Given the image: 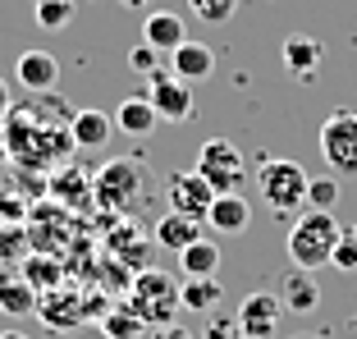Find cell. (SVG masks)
I'll list each match as a JSON object with an SVG mask.
<instances>
[{
    "label": "cell",
    "mask_w": 357,
    "mask_h": 339,
    "mask_svg": "<svg viewBox=\"0 0 357 339\" xmlns=\"http://www.w3.org/2000/svg\"><path fill=\"white\" fill-rule=\"evenodd\" d=\"M5 147L19 165L46 170V165H60L74 151V133L60 119H42L32 106H19L5 115Z\"/></svg>",
    "instance_id": "6da1fadb"
},
{
    "label": "cell",
    "mask_w": 357,
    "mask_h": 339,
    "mask_svg": "<svg viewBox=\"0 0 357 339\" xmlns=\"http://www.w3.org/2000/svg\"><path fill=\"white\" fill-rule=\"evenodd\" d=\"M147 179H151V170L142 156H115L92 174V202L105 216L133 220V211L147 202Z\"/></svg>",
    "instance_id": "7a4b0ae2"
},
{
    "label": "cell",
    "mask_w": 357,
    "mask_h": 339,
    "mask_svg": "<svg viewBox=\"0 0 357 339\" xmlns=\"http://www.w3.org/2000/svg\"><path fill=\"white\" fill-rule=\"evenodd\" d=\"M339 239H344V229H339V220L330 211H307L289 229V262L298 271H321V266H330Z\"/></svg>",
    "instance_id": "3957f363"
},
{
    "label": "cell",
    "mask_w": 357,
    "mask_h": 339,
    "mask_svg": "<svg viewBox=\"0 0 357 339\" xmlns=\"http://www.w3.org/2000/svg\"><path fill=\"white\" fill-rule=\"evenodd\" d=\"M307 174L298 160H261L257 170V188H261V202L271 206L275 216H298L307 206Z\"/></svg>",
    "instance_id": "277c9868"
},
{
    "label": "cell",
    "mask_w": 357,
    "mask_h": 339,
    "mask_svg": "<svg viewBox=\"0 0 357 339\" xmlns=\"http://www.w3.org/2000/svg\"><path fill=\"white\" fill-rule=\"evenodd\" d=\"M128 308L137 312V321L142 326H169L178 312V285L174 276H165V271H142V276H133V289H128Z\"/></svg>",
    "instance_id": "5b68a950"
},
{
    "label": "cell",
    "mask_w": 357,
    "mask_h": 339,
    "mask_svg": "<svg viewBox=\"0 0 357 339\" xmlns=\"http://www.w3.org/2000/svg\"><path fill=\"white\" fill-rule=\"evenodd\" d=\"M37 312H42V321L55 330V335H64V330H78L83 321H92L96 312L105 317L110 308H105V298H96V294H83V289H74V285H60V289H51V294H42Z\"/></svg>",
    "instance_id": "8992f818"
},
{
    "label": "cell",
    "mask_w": 357,
    "mask_h": 339,
    "mask_svg": "<svg viewBox=\"0 0 357 339\" xmlns=\"http://www.w3.org/2000/svg\"><path fill=\"white\" fill-rule=\"evenodd\" d=\"M101 216H105V211H101ZM151 253H156V239H151V229H142L137 220L105 216V257H115L124 271L142 276V271H151Z\"/></svg>",
    "instance_id": "52a82bcc"
},
{
    "label": "cell",
    "mask_w": 357,
    "mask_h": 339,
    "mask_svg": "<svg viewBox=\"0 0 357 339\" xmlns=\"http://www.w3.org/2000/svg\"><path fill=\"white\" fill-rule=\"evenodd\" d=\"M321 156L339 179H357V110H330L321 124Z\"/></svg>",
    "instance_id": "ba28073f"
},
{
    "label": "cell",
    "mask_w": 357,
    "mask_h": 339,
    "mask_svg": "<svg viewBox=\"0 0 357 339\" xmlns=\"http://www.w3.org/2000/svg\"><path fill=\"white\" fill-rule=\"evenodd\" d=\"M197 174L211 183L215 197H225V193H238V183L248 179V165H243L238 147H234L229 138H211V142H202V151H197Z\"/></svg>",
    "instance_id": "9c48e42d"
},
{
    "label": "cell",
    "mask_w": 357,
    "mask_h": 339,
    "mask_svg": "<svg viewBox=\"0 0 357 339\" xmlns=\"http://www.w3.org/2000/svg\"><path fill=\"white\" fill-rule=\"evenodd\" d=\"M147 101H151V110H156V119H165V124H188V119L197 115L192 87L169 74V64L147 78Z\"/></svg>",
    "instance_id": "30bf717a"
},
{
    "label": "cell",
    "mask_w": 357,
    "mask_h": 339,
    "mask_svg": "<svg viewBox=\"0 0 357 339\" xmlns=\"http://www.w3.org/2000/svg\"><path fill=\"white\" fill-rule=\"evenodd\" d=\"M165 202H169V211H178V216H188V220L206 225L215 193H211V183L202 179L197 170H174V174L165 179Z\"/></svg>",
    "instance_id": "8fae6325"
},
{
    "label": "cell",
    "mask_w": 357,
    "mask_h": 339,
    "mask_svg": "<svg viewBox=\"0 0 357 339\" xmlns=\"http://www.w3.org/2000/svg\"><path fill=\"white\" fill-rule=\"evenodd\" d=\"M280 317H284L280 294H266V289H257V294H248V298L238 303V312H234V326H238L243 339H275Z\"/></svg>",
    "instance_id": "7c38bea8"
},
{
    "label": "cell",
    "mask_w": 357,
    "mask_h": 339,
    "mask_svg": "<svg viewBox=\"0 0 357 339\" xmlns=\"http://www.w3.org/2000/svg\"><path fill=\"white\" fill-rule=\"evenodd\" d=\"M14 78H19L28 92H51L55 78H60V60L51 51H23L14 60Z\"/></svg>",
    "instance_id": "4fadbf2b"
},
{
    "label": "cell",
    "mask_w": 357,
    "mask_h": 339,
    "mask_svg": "<svg viewBox=\"0 0 357 339\" xmlns=\"http://www.w3.org/2000/svg\"><path fill=\"white\" fill-rule=\"evenodd\" d=\"M169 74L183 78L188 87L202 83V78L215 74V51H211V46H202V42H183L178 51H169Z\"/></svg>",
    "instance_id": "5bb4252c"
},
{
    "label": "cell",
    "mask_w": 357,
    "mask_h": 339,
    "mask_svg": "<svg viewBox=\"0 0 357 339\" xmlns=\"http://www.w3.org/2000/svg\"><path fill=\"white\" fill-rule=\"evenodd\" d=\"M284 69L289 74H298L307 83V78L321 69V60H326V46H321V37H307V32H294V37H284Z\"/></svg>",
    "instance_id": "9a60e30c"
},
{
    "label": "cell",
    "mask_w": 357,
    "mask_h": 339,
    "mask_svg": "<svg viewBox=\"0 0 357 339\" xmlns=\"http://www.w3.org/2000/svg\"><path fill=\"white\" fill-rule=\"evenodd\" d=\"M142 42L156 46L160 55L178 51V46L188 42V32H183V19H178L174 10H151V14H147V23H142Z\"/></svg>",
    "instance_id": "2e32d148"
},
{
    "label": "cell",
    "mask_w": 357,
    "mask_h": 339,
    "mask_svg": "<svg viewBox=\"0 0 357 339\" xmlns=\"http://www.w3.org/2000/svg\"><path fill=\"white\" fill-rule=\"evenodd\" d=\"M220 262H225L220 243L206 239V234H202L192 248L178 253V271H183V280H215V276H220Z\"/></svg>",
    "instance_id": "e0dca14e"
},
{
    "label": "cell",
    "mask_w": 357,
    "mask_h": 339,
    "mask_svg": "<svg viewBox=\"0 0 357 339\" xmlns=\"http://www.w3.org/2000/svg\"><path fill=\"white\" fill-rule=\"evenodd\" d=\"M69 133H74V147L78 151H101L105 142H110V133H115V119L101 115V110H74Z\"/></svg>",
    "instance_id": "ac0fdd59"
},
{
    "label": "cell",
    "mask_w": 357,
    "mask_h": 339,
    "mask_svg": "<svg viewBox=\"0 0 357 339\" xmlns=\"http://www.w3.org/2000/svg\"><path fill=\"white\" fill-rule=\"evenodd\" d=\"M151 239H156V248H165V253H183V248H192L202 239V220H188V216H178V211H165L156 220V229H151Z\"/></svg>",
    "instance_id": "d6986e66"
},
{
    "label": "cell",
    "mask_w": 357,
    "mask_h": 339,
    "mask_svg": "<svg viewBox=\"0 0 357 339\" xmlns=\"http://www.w3.org/2000/svg\"><path fill=\"white\" fill-rule=\"evenodd\" d=\"M156 124H160V119H156V110H151L147 96H124V101L115 106V128L128 133L133 142L151 138V128H156Z\"/></svg>",
    "instance_id": "ffe728a7"
},
{
    "label": "cell",
    "mask_w": 357,
    "mask_h": 339,
    "mask_svg": "<svg viewBox=\"0 0 357 339\" xmlns=\"http://www.w3.org/2000/svg\"><path fill=\"white\" fill-rule=\"evenodd\" d=\"M206 225L215 234H243L248 225H252V206H248V197H238V193H225V197L211 202Z\"/></svg>",
    "instance_id": "44dd1931"
},
{
    "label": "cell",
    "mask_w": 357,
    "mask_h": 339,
    "mask_svg": "<svg viewBox=\"0 0 357 339\" xmlns=\"http://www.w3.org/2000/svg\"><path fill=\"white\" fill-rule=\"evenodd\" d=\"M280 289H284L280 303H284L289 312H298V317H307V312L321 308V285L312 280V271H298V266H294V271L284 276V285H280Z\"/></svg>",
    "instance_id": "7402d4cb"
},
{
    "label": "cell",
    "mask_w": 357,
    "mask_h": 339,
    "mask_svg": "<svg viewBox=\"0 0 357 339\" xmlns=\"http://www.w3.org/2000/svg\"><path fill=\"white\" fill-rule=\"evenodd\" d=\"M51 188L55 202H64V206H83V202H92V174H83V170H55V179L46 183Z\"/></svg>",
    "instance_id": "603a6c76"
},
{
    "label": "cell",
    "mask_w": 357,
    "mask_h": 339,
    "mask_svg": "<svg viewBox=\"0 0 357 339\" xmlns=\"http://www.w3.org/2000/svg\"><path fill=\"white\" fill-rule=\"evenodd\" d=\"M23 280H28L37 294H51V289L64 285V262L60 257H46V253H32L23 262Z\"/></svg>",
    "instance_id": "cb8c5ba5"
},
{
    "label": "cell",
    "mask_w": 357,
    "mask_h": 339,
    "mask_svg": "<svg viewBox=\"0 0 357 339\" xmlns=\"http://www.w3.org/2000/svg\"><path fill=\"white\" fill-rule=\"evenodd\" d=\"M37 303H42V294L28 280H0V312L5 317H28V312H37Z\"/></svg>",
    "instance_id": "d4e9b609"
},
{
    "label": "cell",
    "mask_w": 357,
    "mask_h": 339,
    "mask_svg": "<svg viewBox=\"0 0 357 339\" xmlns=\"http://www.w3.org/2000/svg\"><path fill=\"white\" fill-rule=\"evenodd\" d=\"M220 276L215 280H183V285H178V308L183 312H211L215 308V303H220Z\"/></svg>",
    "instance_id": "484cf974"
},
{
    "label": "cell",
    "mask_w": 357,
    "mask_h": 339,
    "mask_svg": "<svg viewBox=\"0 0 357 339\" xmlns=\"http://www.w3.org/2000/svg\"><path fill=\"white\" fill-rule=\"evenodd\" d=\"M32 19L42 32H64L74 23V0H32Z\"/></svg>",
    "instance_id": "4316f807"
},
{
    "label": "cell",
    "mask_w": 357,
    "mask_h": 339,
    "mask_svg": "<svg viewBox=\"0 0 357 339\" xmlns=\"http://www.w3.org/2000/svg\"><path fill=\"white\" fill-rule=\"evenodd\" d=\"M142 321H137V312L133 308H110L101 317V335L105 339H142Z\"/></svg>",
    "instance_id": "83f0119b"
},
{
    "label": "cell",
    "mask_w": 357,
    "mask_h": 339,
    "mask_svg": "<svg viewBox=\"0 0 357 339\" xmlns=\"http://www.w3.org/2000/svg\"><path fill=\"white\" fill-rule=\"evenodd\" d=\"M32 257V239L23 225H5L0 229V262H28Z\"/></svg>",
    "instance_id": "f1b7e54d"
},
{
    "label": "cell",
    "mask_w": 357,
    "mask_h": 339,
    "mask_svg": "<svg viewBox=\"0 0 357 339\" xmlns=\"http://www.w3.org/2000/svg\"><path fill=\"white\" fill-rule=\"evenodd\" d=\"M335 202H339V174L307 179V206L312 211H335Z\"/></svg>",
    "instance_id": "f546056e"
},
{
    "label": "cell",
    "mask_w": 357,
    "mask_h": 339,
    "mask_svg": "<svg viewBox=\"0 0 357 339\" xmlns=\"http://www.w3.org/2000/svg\"><path fill=\"white\" fill-rule=\"evenodd\" d=\"M192 14H197L202 23H211V28H220V23H229L234 14H238V0H188Z\"/></svg>",
    "instance_id": "4dcf8cb0"
},
{
    "label": "cell",
    "mask_w": 357,
    "mask_h": 339,
    "mask_svg": "<svg viewBox=\"0 0 357 339\" xmlns=\"http://www.w3.org/2000/svg\"><path fill=\"white\" fill-rule=\"evenodd\" d=\"M128 69H133V74H142V78H151L156 74V69H165V64H160V51L156 46H133V51H128Z\"/></svg>",
    "instance_id": "1f68e13d"
},
{
    "label": "cell",
    "mask_w": 357,
    "mask_h": 339,
    "mask_svg": "<svg viewBox=\"0 0 357 339\" xmlns=\"http://www.w3.org/2000/svg\"><path fill=\"white\" fill-rule=\"evenodd\" d=\"M330 266H339V271H348V276L357 271V239H353V234H344V239H339V248H335V257H330Z\"/></svg>",
    "instance_id": "d6a6232c"
},
{
    "label": "cell",
    "mask_w": 357,
    "mask_h": 339,
    "mask_svg": "<svg viewBox=\"0 0 357 339\" xmlns=\"http://www.w3.org/2000/svg\"><path fill=\"white\" fill-rule=\"evenodd\" d=\"M151 339H192V335L183 326H174V321H169V326H156V335H151Z\"/></svg>",
    "instance_id": "836d02e7"
},
{
    "label": "cell",
    "mask_w": 357,
    "mask_h": 339,
    "mask_svg": "<svg viewBox=\"0 0 357 339\" xmlns=\"http://www.w3.org/2000/svg\"><path fill=\"white\" fill-rule=\"evenodd\" d=\"M10 87H5V78H0V124H5V115H10Z\"/></svg>",
    "instance_id": "e575fe53"
},
{
    "label": "cell",
    "mask_w": 357,
    "mask_h": 339,
    "mask_svg": "<svg viewBox=\"0 0 357 339\" xmlns=\"http://www.w3.org/2000/svg\"><path fill=\"white\" fill-rule=\"evenodd\" d=\"M119 5H124V10H147L151 0H119Z\"/></svg>",
    "instance_id": "d590c367"
},
{
    "label": "cell",
    "mask_w": 357,
    "mask_h": 339,
    "mask_svg": "<svg viewBox=\"0 0 357 339\" xmlns=\"http://www.w3.org/2000/svg\"><path fill=\"white\" fill-rule=\"evenodd\" d=\"M0 339H28L23 330H0Z\"/></svg>",
    "instance_id": "8d00e7d4"
},
{
    "label": "cell",
    "mask_w": 357,
    "mask_h": 339,
    "mask_svg": "<svg viewBox=\"0 0 357 339\" xmlns=\"http://www.w3.org/2000/svg\"><path fill=\"white\" fill-rule=\"evenodd\" d=\"M348 234H353V239H357V225H353V229H348Z\"/></svg>",
    "instance_id": "74e56055"
},
{
    "label": "cell",
    "mask_w": 357,
    "mask_h": 339,
    "mask_svg": "<svg viewBox=\"0 0 357 339\" xmlns=\"http://www.w3.org/2000/svg\"><path fill=\"white\" fill-rule=\"evenodd\" d=\"M298 339H312V335H298Z\"/></svg>",
    "instance_id": "f35d334b"
},
{
    "label": "cell",
    "mask_w": 357,
    "mask_h": 339,
    "mask_svg": "<svg viewBox=\"0 0 357 339\" xmlns=\"http://www.w3.org/2000/svg\"><path fill=\"white\" fill-rule=\"evenodd\" d=\"M234 339H243V335H234Z\"/></svg>",
    "instance_id": "ab89813d"
},
{
    "label": "cell",
    "mask_w": 357,
    "mask_h": 339,
    "mask_svg": "<svg viewBox=\"0 0 357 339\" xmlns=\"http://www.w3.org/2000/svg\"><path fill=\"white\" fill-rule=\"evenodd\" d=\"M74 5H78V0H74Z\"/></svg>",
    "instance_id": "60d3db41"
}]
</instances>
